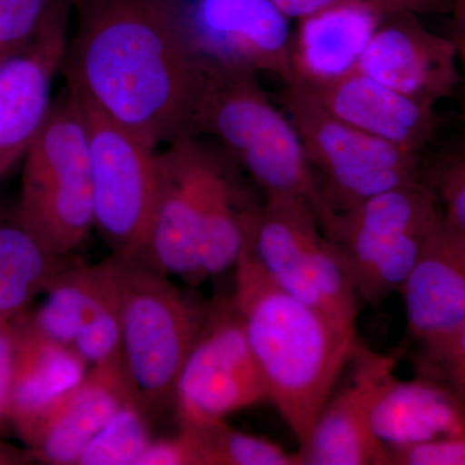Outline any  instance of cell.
Listing matches in <instances>:
<instances>
[{
	"mask_svg": "<svg viewBox=\"0 0 465 465\" xmlns=\"http://www.w3.org/2000/svg\"><path fill=\"white\" fill-rule=\"evenodd\" d=\"M421 177L436 192L450 222L465 235V137L424 154Z\"/></svg>",
	"mask_w": 465,
	"mask_h": 465,
	"instance_id": "obj_28",
	"label": "cell"
},
{
	"mask_svg": "<svg viewBox=\"0 0 465 465\" xmlns=\"http://www.w3.org/2000/svg\"><path fill=\"white\" fill-rule=\"evenodd\" d=\"M85 302L73 349L90 367L122 363L121 299L115 260L84 264Z\"/></svg>",
	"mask_w": 465,
	"mask_h": 465,
	"instance_id": "obj_22",
	"label": "cell"
},
{
	"mask_svg": "<svg viewBox=\"0 0 465 465\" xmlns=\"http://www.w3.org/2000/svg\"><path fill=\"white\" fill-rule=\"evenodd\" d=\"M35 295L38 293L26 284L0 271V316L12 320L24 313Z\"/></svg>",
	"mask_w": 465,
	"mask_h": 465,
	"instance_id": "obj_34",
	"label": "cell"
},
{
	"mask_svg": "<svg viewBox=\"0 0 465 465\" xmlns=\"http://www.w3.org/2000/svg\"><path fill=\"white\" fill-rule=\"evenodd\" d=\"M421 376L445 385L465 407V322L432 360L419 365Z\"/></svg>",
	"mask_w": 465,
	"mask_h": 465,
	"instance_id": "obj_30",
	"label": "cell"
},
{
	"mask_svg": "<svg viewBox=\"0 0 465 465\" xmlns=\"http://www.w3.org/2000/svg\"><path fill=\"white\" fill-rule=\"evenodd\" d=\"M73 264L72 256L50 252L16 219L0 223V271L36 293H45Z\"/></svg>",
	"mask_w": 465,
	"mask_h": 465,
	"instance_id": "obj_25",
	"label": "cell"
},
{
	"mask_svg": "<svg viewBox=\"0 0 465 465\" xmlns=\"http://www.w3.org/2000/svg\"><path fill=\"white\" fill-rule=\"evenodd\" d=\"M16 330L9 424L23 442L84 381L90 366L74 349L34 331L23 313Z\"/></svg>",
	"mask_w": 465,
	"mask_h": 465,
	"instance_id": "obj_18",
	"label": "cell"
},
{
	"mask_svg": "<svg viewBox=\"0 0 465 465\" xmlns=\"http://www.w3.org/2000/svg\"><path fill=\"white\" fill-rule=\"evenodd\" d=\"M287 17L299 20L323 9L339 5H357L370 9L384 18L400 15H415L423 17L430 15L451 14L452 0H272Z\"/></svg>",
	"mask_w": 465,
	"mask_h": 465,
	"instance_id": "obj_29",
	"label": "cell"
},
{
	"mask_svg": "<svg viewBox=\"0 0 465 465\" xmlns=\"http://www.w3.org/2000/svg\"><path fill=\"white\" fill-rule=\"evenodd\" d=\"M455 18V30L465 33V0H452V11Z\"/></svg>",
	"mask_w": 465,
	"mask_h": 465,
	"instance_id": "obj_36",
	"label": "cell"
},
{
	"mask_svg": "<svg viewBox=\"0 0 465 465\" xmlns=\"http://www.w3.org/2000/svg\"><path fill=\"white\" fill-rule=\"evenodd\" d=\"M442 213L436 192L420 179L366 198L321 226L360 302L379 308L400 293Z\"/></svg>",
	"mask_w": 465,
	"mask_h": 465,
	"instance_id": "obj_6",
	"label": "cell"
},
{
	"mask_svg": "<svg viewBox=\"0 0 465 465\" xmlns=\"http://www.w3.org/2000/svg\"><path fill=\"white\" fill-rule=\"evenodd\" d=\"M66 88L150 145L194 136L206 64L183 32L180 0H73Z\"/></svg>",
	"mask_w": 465,
	"mask_h": 465,
	"instance_id": "obj_1",
	"label": "cell"
},
{
	"mask_svg": "<svg viewBox=\"0 0 465 465\" xmlns=\"http://www.w3.org/2000/svg\"><path fill=\"white\" fill-rule=\"evenodd\" d=\"M112 256L121 299L122 363L134 400L149 414L173 403L208 302L136 260Z\"/></svg>",
	"mask_w": 465,
	"mask_h": 465,
	"instance_id": "obj_4",
	"label": "cell"
},
{
	"mask_svg": "<svg viewBox=\"0 0 465 465\" xmlns=\"http://www.w3.org/2000/svg\"><path fill=\"white\" fill-rule=\"evenodd\" d=\"M180 15L204 63L292 84L290 18L272 0H180Z\"/></svg>",
	"mask_w": 465,
	"mask_h": 465,
	"instance_id": "obj_12",
	"label": "cell"
},
{
	"mask_svg": "<svg viewBox=\"0 0 465 465\" xmlns=\"http://www.w3.org/2000/svg\"><path fill=\"white\" fill-rule=\"evenodd\" d=\"M244 246L281 289L356 326L360 299L311 202L271 197L251 207L244 216Z\"/></svg>",
	"mask_w": 465,
	"mask_h": 465,
	"instance_id": "obj_8",
	"label": "cell"
},
{
	"mask_svg": "<svg viewBox=\"0 0 465 465\" xmlns=\"http://www.w3.org/2000/svg\"><path fill=\"white\" fill-rule=\"evenodd\" d=\"M130 400L134 397L124 363L90 367L78 388L27 437V451L41 463L76 465L88 443Z\"/></svg>",
	"mask_w": 465,
	"mask_h": 465,
	"instance_id": "obj_19",
	"label": "cell"
},
{
	"mask_svg": "<svg viewBox=\"0 0 465 465\" xmlns=\"http://www.w3.org/2000/svg\"><path fill=\"white\" fill-rule=\"evenodd\" d=\"M3 60V54H2V51H0V61Z\"/></svg>",
	"mask_w": 465,
	"mask_h": 465,
	"instance_id": "obj_39",
	"label": "cell"
},
{
	"mask_svg": "<svg viewBox=\"0 0 465 465\" xmlns=\"http://www.w3.org/2000/svg\"><path fill=\"white\" fill-rule=\"evenodd\" d=\"M152 440L148 412L130 400L88 443L76 465H137Z\"/></svg>",
	"mask_w": 465,
	"mask_h": 465,
	"instance_id": "obj_26",
	"label": "cell"
},
{
	"mask_svg": "<svg viewBox=\"0 0 465 465\" xmlns=\"http://www.w3.org/2000/svg\"><path fill=\"white\" fill-rule=\"evenodd\" d=\"M457 43L415 15L385 18L370 39L357 72L410 99L436 108L460 84Z\"/></svg>",
	"mask_w": 465,
	"mask_h": 465,
	"instance_id": "obj_15",
	"label": "cell"
},
{
	"mask_svg": "<svg viewBox=\"0 0 465 465\" xmlns=\"http://www.w3.org/2000/svg\"><path fill=\"white\" fill-rule=\"evenodd\" d=\"M204 64L194 136L216 137L266 198H304L316 210L317 174L286 113L272 103L255 74Z\"/></svg>",
	"mask_w": 465,
	"mask_h": 465,
	"instance_id": "obj_3",
	"label": "cell"
},
{
	"mask_svg": "<svg viewBox=\"0 0 465 465\" xmlns=\"http://www.w3.org/2000/svg\"><path fill=\"white\" fill-rule=\"evenodd\" d=\"M60 27L0 61V180L25 158L50 113L51 90L69 42Z\"/></svg>",
	"mask_w": 465,
	"mask_h": 465,
	"instance_id": "obj_16",
	"label": "cell"
},
{
	"mask_svg": "<svg viewBox=\"0 0 465 465\" xmlns=\"http://www.w3.org/2000/svg\"><path fill=\"white\" fill-rule=\"evenodd\" d=\"M8 318H5V317H3V316H0V327L3 326V324L5 323H7L8 322Z\"/></svg>",
	"mask_w": 465,
	"mask_h": 465,
	"instance_id": "obj_38",
	"label": "cell"
},
{
	"mask_svg": "<svg viewBox=\"0 0 465 465\" xmlns=\"http://www.w3.org/2000/svg\"><path fill=\"white\" fill-rule=\"evenodd\" d=\"M16 220L58 256H72L94 228L87 134L67 88L27 150Z\"/></svg>",
	"mask_w": 465,
	"mask_h": 465,
	"instance_id": "obj_5",
	"label": "cell"
},
{
	"mask_svg": "<svg viewBox=\"0 0 465 465\" xmlns=\"http://www.w3.org/2000/svg\"><path fill=\"white\" fill-rule=\"evenodd\" d=\"M391 465H465V433L391 452Z\"/></svg>",
	"mask_w": 465,
	"mask_h": 465,
	"instance_id": "obj_31",
	"label": "cell"
},
{
	"mask_svg": "<svg viewBox=\"0 0 465 465\" xmlns=\"http://www.w3.org/2000/svg\"><path fill=\"white\" fill-rule=\"evenodd\" d=\"M15 349H16V330L12 318L0 327V428L9 424Z\"/></svg>",
	"mask_w": 465,
	"mask_h": 465,
	"instance_id": "obj_33",
	"label": "cell"
},
{
	"mask_svg": "<svg viewBox=\"0 0 465 465\" xmlns=\"http://www.w3.org/2000/svg\"><path fill=\"white\" fill-rule=\"evenodd\" d=\"M137 465H198L197 451L183 430L173 439L152 440Z\"/></svg>",
	"mask_w": 465,
	"mask_h": 465,
	"instance_id": "obj_32",
	"label": "cell"
},
{
	"mask_svg": "<svg viewBox=\"0 0 465 465\" xmlns=\"http://www.w3.org/2000/svg\"><path fill=\"white\" fill-rule=\"evenodd\" d=\"M280 103L317 174L321 224L366 198L423 179V155L345 124L305 88L283 84Z\"/></svg>",
	"mask_w": 465,
	"mask_h": 465,
	"instance_id": "obj_7",
	"label": "cell"
},
{
	"mask_svg": "<svg viewBox=\"0 0 465 465\" xmlns=\"http://www.w3.org/2000/svg\"><path fill=\"white\" fill-rule=\"evenodd\" d=\"M73 0H0V51L3 58L43 36L69 26Z\"/></svg>",
	"mask_w": 465,
	"mask_h": 465,
	"instance_id": "obj_27",
	"label": "cell"
},
{
	"mask_svg": "<svg viewBox=\"0 0 465 465\" xmlns=\"http://www.w3.org/2000/svg\"><path fill=\"white\" fill-rule=\"evenodd\" d=\"M307 91L336 118L406 152L424 154L436 140V108L410 99L362 73L354 72Z\"/></svg>",
	"mask_w": 465,
	"mask_h": 465,
	"instance_id": "obj_17",
	"label": "cell"
},
{
	"mask_svg": "<svg viewBox=\"0 0 465 465\" xmlns=\"http://www.w3.org/2000/svg\"><path fill=\"white\" fill-rule=\"evenodd\" d=\"M45 300L34 313L24 312L27 324L50 341L73 348L84 317V264H73L45 290Z\"/></svg>",
	"mask_w": 465,
	"mask_h": 465,
	"instance_id": "obj_24",
	"label": "cell"
},
{
	"mask_svg": "<svg viewBox=\"0 0 465 465\" xmlns=\"http://www.w3.org/2000/svg\"><path fill=\"white\" fill-rule=\"evenodd\" d=\"M234 268L232 299L268 401L302 442L351 363L358 344L356 326L281 289L244 244Z\"/></svg>",
	"mask_w": 465,
	"mask_h": 465,
	"instance_id": "obj_2",
	"label": "cell"
},
{
	"mask_svg": "<svg viewBox=\"0 0 465 465\" xmlns=\"http://www.w3.org/2000/svg\"><path fill=\"white\" fill-rule=\"evenodd\" d=\"M73 94V92H72ZM90 152L94 229L112 255H139L154 195L157 148L76 96Z\"/></svg>",
	"mask_w": 465,
	"mask_h": 465,
	"instance_id": "obj_10",
	"label": "cell"
},
{
	"mask_svg": "<svg viewBox=\"0 0 465 465\" xmlns=\"http://www.w3.org/2000/svg\"><path fill=\"white\" fill-rule=\"evenodd\" d=\"M451 36L454 38L455 43H457L459 61H460V65H463L465 69V33H460L457 32V30H454V33H452Z\"/></svg>",
	"mask_w": 465,
	"mask_h": 465,
	"instance_id": "obj_37",
	"label": "cell"
},
{
	"mask_svg": "<svg viewBox=\"0 0 465 465\" xmlns=\"http://www.w3.org/2000/svg\"><path fill=\"white\" fill-rule=\"evenodd\" d=\"M351 361L347 381L332 391L300 442L302 465H391L390 452L372 433L371 414L394 376L396 357L357 344Z\"/></svg>",
	"mask_w": 465,
	"mask_h": 465,
	"instance_id": "obj_13",
	"label": "cell"
},
{
	"mask_svg": "<svg viewBox=\"0 0 465 465\" xmlns=\"http://www.w3.org/2000/svg\"><path fill=\"white\" fill-rule=\"evenodd\" d=\"M179 427L192 440L198 465H302L299 452H287L272 440L241 432L225 419Z\"/></svg>",
	"mask_w": 465,
	"mask_h": 465,
	"instance_id": "obj_23",
	"label": "cell"
},
{
	"mask_svg": "<svg viewBox=\"0 0 465 465\" xmlns=\"http://www.w3.org/2000/svg\"><path fill=\"white\" fill-rule=\"evenodd\" d=\"M376 440L391 452L465 433V407L445 385L418 376L388 381L371 414Z\"/></svg>",
	"mask_w": 465,
	"mask_h": 465,
	"instance_id": "obj_21",
	"label": "cell"
},
{
	"mask_svg": "<svg viewBox=\"0 0 465 465\" xmlns=\"http://www.w3.org/2000/svg\"><path fill=\"white\" fill-rule=\"evenodd\" d=\"M232 180L228 161L200 136L167 143L157 152L152 208L134 260L188 286H200L204 281L198 259L202 231L213 202Z\"/></svg>",
	"mask_w": 465,
	"mask_h": 465,
	"instance_id": "obj_9",
	"label": "cell"
},
{
	"mask_svg": "<svg viewBox=\"0 0 465 465\" xmlns=\"http://www.w3.org/2000/svg\"><path fill=\"white\" fill-rule=\"evenodd\" d=\"M419 365L432 360L465 322V235L442 213L400 291Z\"/></svg>",
	"mask_w": 465,
	"mask_h": 465,
	"instance_id": "obj_14",
	"label": "cell"
},
{
	"mask_svg": "<svg viewBox=\"0 0 465 465\" xmlns=\"http://www.w3.org/2000/svg\"><path fill=\"white\" fill-rule=\"evenodd\" d=\"M264 401V381L234 299L217 296L208 302L206 318L174 387L179 424L226 419Z\"/></svg>",
	"mask_w": 465,
	"mask_h": 465,
	"instance_id": "obj_11",
	"label": "cell"
},
{
	"mask_svg": "<svg viewBox=\"0 0 465 465\" xmlns=\"http://www.w3.org/2000/svg\"><path fill=\"white\" fill-rule=\"evenodd\" d=\"M384 20L357 5H339L299 18L291 38L292 84L312 90L357 72L370 39Z\"/></svg>",
	"mask_w": 465,
	"mask_h": 465,
	"instance_id": "obj_20",
	"label": "cell"
},
{
	"mask_svg": "<svg viewBox=\"0 0 465 465\" xmlns=\"http://www.w3.org/2000/svg\"><path fill=\"white\" fill-rule=\"evenodd\" d=\"M34 459L27 449L21 450L0 440V465H24L33 463Z\"/></svg>",
	"mask_w": 465,
	"mask_h": 465,
	"instance_id": "obj_35",
	"label": "cell"
}]
</instances>
